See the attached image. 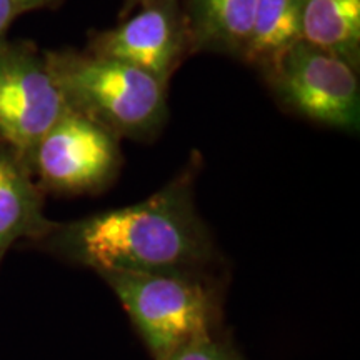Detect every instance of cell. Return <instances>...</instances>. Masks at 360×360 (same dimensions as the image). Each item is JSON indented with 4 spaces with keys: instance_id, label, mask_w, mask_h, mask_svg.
Wrapping results in <instances>:
<instances>
[{
    "instance_id": "6da1fadb",
    "label": "cell",
    "mask_w": 360,
    "mask_h": 360,
    "mask_svg": "<svg viewBox=\"0 0 360 360\" xmlns=\"http://www.w3.org/2000/svg\"><path fill=\"white\" fill-rule=\"evenodd\" d=\"M199 167L200 157L195 154L146 200L72 222H57L39 244L67 262L98 274L199 277L214 259L212 238L193 199Z\"/></svg>"
},
{
    "instance_id": "9a60e30c",
    "label": "cell",
    "mask_w": 360,
    "mask_h": 360,
    "mask_svg": "<svg viewBox=\"0 0 360 360\" xmlns=\"http://www.w3.org/2000/svg\"><path fill=\"white\" fill-rule=\"evenodd\" d=\"M146 2H150V0H125L124 7H122V17L129 15V13H132L135 8L141 7L142 4H146Z\"/></svg>"
},
{
    "instance_id": "3957f363",
    "label": "cell",
    "mask_w": 360,
    "mask_h": 360,
    "mask_svg": "<svg viewBox=\"0 0 360 360\" xmlns=\"http://www.w3.org/2000/svg\"><path fill=\"white\" fill-rule=\"evenodd\" d=\"M98 276L114 290L155 360H169L191 342L212 335L217 302L199 277L130 272Z\"/></svg>"
},
{
    "instance_id": "4fadbf2b",
    "label": "cell",
    "mask_w": 360,
    "mask_h": 360,
    "mask_svg": "<svg viewBox=\"0 0 360 360\" xmlns=\"http://www.w3.org/2000/svg\"><path fill=\"white\" fill-rule=\"evenodd\" d=\"M25 13L24 8L11 2V0H0V44L7 40V32L17 17Z\"/></svg>"
},
{
    "instance_id": "5b68a950",
    "label": "cell",
    "mask_w": 360,
    "mask_h": 360,
    "mask_svg": "<svg viewBox=\"0 0 360 360\" xmlns=\"http://www.w3.org/2000/svg\"><path fill=\"white\" fill-rule=\"evenodd\" d=\"M122 164L119 137L92 119L65 107L29 159L42 191L60 195L101 192Z\"/></svg>"
},
{
    "instance_id": "5bb4252c",
    "label": "cell",
    "mask_w": 360,
    "mask_h": 360,
    "mask_svg": "<svg viewBox=\"0 0 360 360\" xmlns=\"http://www.w3.org/2000/svg\"><path fill=\"white\" fill-rule=\"evenodd\" d=\"M11 2L15 4V6H19L20 8H24L27 13V12L39 11V8L56 7L62 2V0H11Z\"/></svg>"
},
{
    "instance_id": "277c9868",
    "label": "cell",
    "mask_w": 360,
    "mask_h": 360,
    "mask_svg": "<svg viewBox=\"0 0 360 360\" xmlns=\"http://www.w3.org/2000/svg\"><path fill=\"white\" fill-rule=\"evenodd\" d=\"M260 72L287 110L327 127L359 130V72L334 53L300 39Z\"/></svg>"
},
{
    "instance_id": "7c38bea8",
    "label": "cell",
    "mask_w": 360,
    "mask_h": 360,
    "mask_svg": "<svg viewBox=\"0 0 360 360\" xmlns=\"http://www.w3.org/2000/svg\"><path fill=\"white\" fill-rule=\"evenodd\" d=\"M169 360H244L229 345L215 340L212 335L197 339L177 350Z\"/></svg>"
},
{
    "instance_id": "9c48e42d",
    "label": "cell",
    "mask_w": 360,
    "mask_h": 360,
    "mask_svg": "<svg viewBox=\"0 0 360 360\" xmlns=\"http://www.w3.org/2000/svg\"><path fill=\"white\" fill-rule=\"evenodd\" d=\"M257 0H187L184 8L191 53L244 58Z\"/></svg>"
},
{
    "instance_id": "ba28073f",
    "label": "cell",
    "mask_w": 360,
    "mask_h": 360,
    "mask_svg": "<svg viewBox=\"0 0 360 360\" xmlns=\"http://www.w3.org/2000/svg\"><path fill=\"white\" fill-rule=\"evenodd\" d=\"M56 225L45 215L44 191L29 165L0 141V264L15 242H40Z\"/></svg>"
},
{
    "instance_id": "8fae6325",
    "label": "cell",
    "mask_w": 360,
    "mask_h": 360,
    "mask_svg": "<svg viewBox=\"0 0 360 360\" xmlns=\"http://www.w3.org/2000/svg\"><path fill=\"white\" fill-rule=\"evenodd\" d=\"M300 40L297 0H257L245 64L264 70Z\"/></svg>"
},
{
    "instance_id": "52a82bcc",
    "label": "cell",
    "mask_w": 360,
    "mask_h": 360,
    "mask_svg": "<svg viewBox=\"0 0 360 360\" xmlns=\"http://www.w3.org/2000/svg\"><path fill=\"white\" fill-rule=\"evenodd\" d=\"M122 24L92 37L89 51L139 67L169 85L191 56L186 13L179 0H150Z\"/></svg>"
},
{
    "instance_id": "8992f818",
    "label": "cell",
    "mask_w": 360,
    "mask_h": 360,
    "mask_svg": "<svg viewBox=\"0 0 360 360\" xmlns=\"http://www.w3.org/2000/svg\"><path fill=\"white\" fill-rule=\"evenodd\" d=\"M64 109L44 52L32 42L0 44V141L29 165L34 147Z\"/></svg>"
},
{
    "instance_id": "30bf717a",
    "label": "cell",
    "mask_w": 360,
    "mask_h": 360,
    "mask_svg": "<svg viewBox=\"0 0 360 360\" xmlns=\"http://www.w3.org/2000/svg\"><path fill=\"white\" fill-rule=\"evenodd\" d=\"M300 39L360 69V0H297Z\"/></svg>"
},
{
    "instance_id": "7a4b0ae2",
    "label": "cell",
    "mask_w": 360,
    "mask_h": 360,
    "mask_svg": "<svg viewBox=\"0 0 360 360\" xmlns=\"http://www.w3.org/2000/svg\"><path fill=\"white\" fill-rule=\"evenodd\" d=\"M65 107L117 137L152 141L169 119V85L148 72L90 51H45Z\"/></svg>"
}]
</instances>
